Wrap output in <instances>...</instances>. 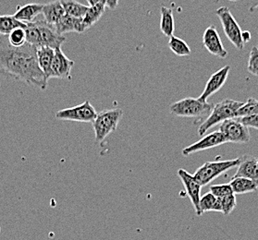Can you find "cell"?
<instances>
[{
	"label": "cell",
	"mask_w": 258,
	"mask_h": 240,
	"mask_svg": "<svg viewBox=\"0 0 258 240\" xmlns=\"http://www.w3.org/2000/svg\"><path fill=\"white\" fill-rule=\"evenodd\" d=\"M0 74L45 90L48 81L40 68L37 48L28 43L14 47L5 35H0Z\"/></svg>",
	"instance_id": "cell-1"
},
{
	"label": "cell",
	"mask_w": 258,
	"mask_h": 240,
	"mask_svg": "<svg viewBox=\"0 0 258 240\" xmlns=\"http://www.w3.org/2000/svg\"><path fill=\"white\" fill-rule=\"evenodd\" d=\"M242 105L243 102L231 99H225L216 104L210 114L207 117V119L200 125L198 129V134L203 136L217 124L222 123L227 119L237 117V111Z\"/></svg>",
	"instance_id": "cell-2"
},
{
	"label": "cell",
	"mask_w": 258,
	"mask_h": 240,
	"mask_svg": "<svg viewBox=\"0 0 258 240\" xmlns=\"http://www.w3.org/2000/svg\"><path fill=\"white\" fill-rule=\"evenodd\" d=\"M122 116L123 111L120 108L106 109L97 113L95 120L92 122L95 131V140L97 143L101 144L107 136L117 129Z\"/></svg>",
	"instance_id": "cell-3"
},
{
	"label": "cell",
	"mask_w": 258,
	"mask_h": 240,
	"mask_svg": "<svg viewBox=\"0 0 258 240\" xmlns=\"http://www.w3.org/2000/svg\"><path fill=\"white\" fill-rule=\"evenodd\" d=\"M169 112L176 117H190L198 120L207 117L210 114L213 106L208 102H203L198 98L187 97L175 102L169 106Z\"/></svg>",
	"instance_id": "cell-4"
},
{
	"label": "cell",
	"mask_w": 258,
	"mask_h": 240,
	"mask_svg": "<svg viewBox=\"0 0 258 240\" xmlns=\"http://www.w3.org/2000/svg\"><path fill=\"white\" fill-rule=\"evenodd\" d=\"M240 161L241 157L225 161L205 163L195 172L194 177L202 187L207 186L222 174L229 171L231 168H236Z\"/></svg>",
	"instance_id": "cell-5"
},
{
	"label": "cell",
	"mask_w": 258,
	"mask_h": 240,
	"mask_svg": "<svg viewBox=\"0 0 258 240\" xmlns=\"http://www.w3.org/2000/svg\"><path fill=\"white\" fill-rule=\"evenodd\" d=\"M216 15L219 17L226 37L238 50H243L245 44L242 40V31L230 9L220 7L216 11Z\"/></svg>",
	"instance_id": "cell-6"
},
{
	"label": "cell",
	"mask_w": 258,
	"mask_h": 240,
	"mask_svg": "<svg viewBox=\"0 0 258 240\" xmlns=\"http://www.w3.org/2000/svg\"><path fill=\"white\" fill-rule=\"evenodd\" d=\"M96 109L92 106L90 101H84L78 106L69 107L58 110L56 113V118L58 120L75 121L82 123H92L96 117Z\"/></svg>",
	"instance_id": "cell-7"
},
{
	"label": "cell",
	"mask_w": 258,
	"mask_h": 240,
	"mask_svg": "<svg viewBox=\"0 0 258 240\" xmlns=\"http://www.w3.org/2000/svg\"><path fill=\"white\" fill-rule=\"evenodd\" d=\"M219 130L224 135L227 142L248 143L250 141L248 128L241 123L238 117L223 121L220 125Z\"/></svg>",
	"instance_id": "cell-8"
},
{
	"label": "cell",
	"mask_w": 258,
	"mask_h": 240,
	"mask_svg": "<svg viewBox=\"0 0 258 240\" xmlns=\"http://www.w3.org/2000/svg\"><path fill=\"white\" fill-rule=\"evenodd\" d=\"M178 177L180 178L181 183L184 186L186 194L190 198L191 204L196 211L197 216H201L202 212L200 210L199 202L201 198V190L202 186L197 181L194 175H191L186 171L185 169L178 170Z\"/></svg>",
	"instance_id": "cell-9"
},
{
	"label": "cell",
	"mask_w": 258,
	"mask_h": 240,
	"mask_svg": "<svg viewBox=\"0 0 258 240\" xmlns=\"http://www.w3.org/2000/svg\"><path fill=\"white\" fill-rule=\"evenodd\" d=\"M39 30L41 47L46 46L52 49L61 48L62 45L66 42V38L56 32L55 25L46 23L45 20H34Z\"/></svg>",
	"instance_id": "cell-10"
},
{
	"label": "cell",
	"mask_w": 258,
	"mask_h": 240,
	"mask_svg": "<svg viewBox=\"0 0 258 240\" xmlns=\"http://www.w3.org/2000/svg\"><path fill=\"white\" fill-rule=\"evenodd\" d=\"M74 61L63 53L61 48L55 49V55L51 64L50 78H61L71 81Z\"/></svg>",
	"instance_id": "cell-11"
},
{
	"label": "cell",
	"mask_w": 258,
	"mask_h": 240,
	"mask_svg": "<svg viewBox=\"0 0 258 240\" xmlns=\"http://www.w3.org/2000/svg\"><path fill=\"white\" fill-rule=\"evenodd\" d=\"M226 142H227V140H226L224 135L221 133L220 130H217L212 133L206 135L201 140L192 143L191 145L187 146L182 150L181 153L183 156H189L192 153H196L198 151H206L208 149H212L215 147L222 145Z\"/></svg>",
	"instance_id": "cell-12"
},
{
	"label": "cell",
	"mask_w": 258,
	"mask_h": 240,
	"mask_svg": "<svg viewBox=\"0 0 258 240\" xmlns=\"http://www.w3.org/2000/svg\"><path fill=\"white\" fill-rule=\"evenodd\" d=\"M203 45L211 55L221 59H225L229 55L215 25H210L205 30L203 34Z\"/></svg>",
	"instance_id": "cell-13"
},
{
	"label": "cell",
	"mask_w": 258,
	"mask_h": 240,
	"mask_svg": "<svg viewBox=\"0 0 258 240\" xmlns=\"http://www.w3.org/2000/svg\"><path fill=\"white\" fill-rule=\"evenodd\" d=\"M230 71V67L229 65L224 66L219 69L218 71L213 73L210 78H208V83L205 86V89L203 91L201 95L198 97V99L203 102H208V99L218 93L221 89L227 82V78Z\"/></svg>",
	"instance_id": "cell-14"
},
{
	"label": "cell",
	"mask_w": 258,
	"mask_h": 240,
	"mask_svg": "<svg viewBox=\"0 0 258 240\" xmlns=\"http://www.w3.org/2000/svg\"><path fill=\"white\" fill-rule=\"evenodd\" d=\"M234 178L242 177L246 179H252L258 183V160L255 157L245 154L241 157V161L237 166Z\"/></svg>",
	"instance_id": "cell-15"
},
{
	"label": "cell",
	"mask_w": 258,
	"mask_h": 240,
	"mask_svg": "<svg viewBox=\"0 0 258 240\" xmlns=\"http://www.w3.org/2000/svg\"><path fill=\"white\" fill-rule=\"evenodd\" d=\"M56 32L59 34H68V33H84L86 30L84 28L83 19L74 18L65 14L60 19L58 23L55 24Z\"/></svg>",
	"instance_id": "cell-16"
},
{
	"label": "cell",
	"mask_w": 258,
	"mask_h": 240,
	"mask_svg": "<svg viewBox=\"0 0 258 240\" xmlns=\"http://www.w3.org/2000/svg\"><path fill=\"white\" fill-rule=\"evenodd\" d=\"M43 6V4L38 3H31L23 6H17V10L13 16L22 23H32L42 13Z\"/></svg>",
	"instance_id": "cell-17"
},
{
	"label": "cell",
	"mask_w": 258,
	"mask_h": 240,
	"mask_svg": "<svg viewBox=\"0 0 258 240\" xmlns=\"http://www.w3.org/2000/svg\"><path fill=\"white\" fill-rule=\"evenodd\" d=\"M42 14H43L44 20L46 23L52 24V25H55L58 23L60 21V19L65 15V12L62 7L60 0L52 1L47 4H45L43 6Z\"/></svg>",
	"instance_id": "cell-18"
},
{
	"label": "cell",
	"mask_w": 258,
	"mask_h": 240,
	"mask_svg": "<svg viewBox=\"0 0 258 240\" xmlns=\"http://www.w3.org/2000/svg\"><path fill=\"white\" fill-rule=\"evenodd\" d=\"M55 55V49L50 47L42 46L37 48V59L42 71L45 74L47 81L50 79L51 64Z\"/></svg>",
	"instance_id": "cell-19"
},
{
	"label": "cell",
	"mask_w": 258,
	"mask_h": 240,
	"mask_svg": "<svg viewBox=\"0 0 258 240\" xmlns=\"http://www.w3.org/2000/svg\"><path fill=\"white\" fill-rule=\"evenodd\" d=\"M230 185L235 195L252 192L258 189L257 182L242 177H233V179L230 180Z\"/></svg>",
	"instance_id": "cell-20"
},
{
	"label": "cell",
	"mask_w": 258,
	"mask_h": 240,
	"mask_svg": "<svg viewBox=\"0 0 258 240\" xmlns=\"http://www.w3.org/2000/svg\"><path fill=\"white\" fill-rule=\"evenodd\" d=\"M105 10H106V6H105V3L103 0H101L95 6H89L87 12L84 15V19H83V23H84L85 30L90 29L101 19L104 12H105Z\"/></svg>",
	"instance_id": "cell-21"
},
{
	"label": "cell",
	"mask_w": 258,
	"mask_h": 240,
	"mask_svg": "<svg viewBox=\"0 0 258 240\" xmlns=\"http://www.w3.org/2000/svg\"><path fill=\"white\" fill-rule=\"evenodd\" d=\"M161 19H160V31L166 37H170L173 35L175 30L174 16L173 11L168 7H162L161 10Z\"/></svg>",
	"instance_id": "cell-22"
},
{
	"label": "cell",
	"mask_w": 258,
	"mask_h": 240,
	"mask_svg": "<svg viewBox=\"0 0 258 240\" xmlns=\"http://www.w3.org/2000/svg\"><path fill=\"white\" fill-rule=\"evenodd\" d=\"M65 14L72 17L84 19L89 6L84 5L76 0H60Z\"/></svg>",
	"instance_id": "cell-23"
},
{
	"label": "cell",
	"mask_w": 258,
	"mask_h": 240,
	"mask_svg": "<svg viewBox=\"0 0 258 240\" xmlns=\"http://www.w3.org/2000/svg\"><path fill=\"white\" fill-rule=\"evenodd\" d=\"M199 206L202 214L208 212H222L219 198H217L211 192H208L205 195L201 196Z\"/></svg>",
	"instance_id": "cell-24"
},
{
	"label": "cell",
	"mask_w": 258,
	"mask_h": 240,
	"mask_svg": "<svg viewBox=\"0 0 258 240\" xmlns=\"http://www.w3.org/2000/svg\"><path fill=\"white\" fill-rule=\"evenodd\" d=\"M16 28H25V23L18 21L12 15H0V35L7 36Z\"/></svg>",
	"instance_id": "cell-25"
},
{
	"label": "cell",
	"mask_w": 258,
	"mask_h": 240,
	"mask_svg": "<svg viewBox=\"0 0 258 240\" xmlns=\"http://www.w3.org/2000/svg\"><path fill=\"white\" fill-rule=\"evenodd\" d=\"M168 47L174 53L176 56H187L191 55V51L190 46L184 40L180 39L175 35H171L168 40Z\"/></svg>",
	"instance_id": "cell-26"
},
{
	"label": "cell",
	"mask_w": 258,
	"mask_h": 240,
	"mask_svg": "<svg viewBox=\"0 0 258 240\" xmlns=\"http://www.w3.org/2000/svg\"><path fill=\"white\" fill-rule=\"evenodd\" d=\"M24 30L26 33V43H28L36 48L41 47L39 30L36 23H34V21L32 23H25Z\"/></svg>",
	"instance_id": "cell-27"
},
{
	"label": "cell",
	"mask_w": 258,
	"mask_h": 240,
	"mask_svg": "<svg viewBox=\"0 0 258 240\" xmlns=\"http://www.w3.org/2000/svg\"><path fill=\"white\" fill-rule=\"evenodd\" d=\"M258 114V100L249 98L237 111V117H246Z\"/></svg>",
	"instance_id": "cell-28"
},
{
	"label": "cell",
	"mask_w": 258,
	"mask_h": 240,
	"mask_svg": "<svg viewBox=\"0 0 258 240\" xmlns=\"http://www.w3.org/2000/svg\"><path fill=\"white\" fill-rule=\"evenodd\" d=\"M8 41L14 47H20L26 44V33L24 28H16L9 34Z\"/></svg>",
	"instance_id": "cell-29"
},
{
	"label": "cell",
	"mask_w": 258,
	"mask_h": 240,
	"mask_svg": "<svg viewBox=\"0 0 258 240\" xmlns=\"http://www.w3.org/2000/svg\"><path fill=\"white\" fill-rule=\"evenodd\" d=\"M221 208H222V213L224 215H230L232 211L236 208L237 201H236V197L234 193L230 194V195L225 196L223 198L219 199Z\"/></svg>",
	"instance_id": "cell-30"
},
{
	"label": "cell",
	"mask_w": 258,
	"mask_h": 240,
	"mask_svg": "<svg viewBox=\"0 0 258 240\" xmlns=\"http://www.w3.org/2000/svg\"><path fill=\"white\" fill-rule=\"evenodd\" d=\"M247 70L253 76L258 77V47L252 46L248 57Z\"/></svg>",
	"instance_id": "cell-31"
},
{
	"label": "cell",
	"mask_w": 258,
	"mask_h": 240,
	"mask_svg": "<svg viewBox=\"0 0 258 240\" xmlns=\"http://www.w3.org/2000/svg\"><path fill=\"white\" fill-rule=\"evenodd\" d=\"M210 192L219 199L233 193L230 183L229 184L213 185L210 187Z\"/></svg>",
	"instance_id": "cell-32"
},
{
	"label": "cell",
	"mask_w": 258,
	"mask_h": 240,
	"mask_svg": "<svg viewBox=\"0 0 258 240\" xmlns=\"http://www.w3.org/2000/svg\"><path fill=\"white\" fill-rule=\"evenodd\" d=\"M241 123L247 128H252V129H258V114L257 115H252V116H246V117H238Z\"/></svg>",
	"instance_id": "cell-33"
},
{
	"label": "cell",
	"mask_w": 258,
	"mask_h": 240,
	"mask_svg": "<svg viewBox=\"0 0 258 240\" xmlns=\"http://www.w3.org/2000/svg\"><path fill=\"white\" fill-rule=\"evenodd\" d=\"M105 3L106 8H108L109 10H116L118 5V0H103Z\"/></svg>",
	"instance_id": "cell-34"
},
{
	"label": "cell",
	"mask_w": 258,
	"mask_h": 240,
	"mask_svg": "<svg viewBox=\"0 0 258 240\" xmlns=\"http://www.w3.org/2000/svg\"><path fill=\"white\" fill-rule=\"evenodd\" d=\"M242 40L244 44H247L251 40V33L249 31H242Z\"/></svg>",
	"instance_id": "cell-35"
},
{
	"label": "cell",
	"mask_w": 258,
	"mask_h": 240,
	"mask_svg": "<svg viewBox=\"0 0 258 240\" xmlns=\"http://www.w3.org/2000/svg\"><path fill=\"white\" fill-rule=\"evenodd\" d=\"M89 4V6H95L97 3H99L101 0H86Z\"/></svg>",
	"instance_id": "cell-36"
},
{
	"label": "cell",
	"mask_w": 258,
	"mask_h": 240,
	"mask_svg": "<svg viewBox=\"0 0 258 240\" xmlns=\"http://www.w3.org/2000/svg\"><path fill=\"white\" fill-rule=\"evenodd\" d=\"M230 1H238V0H230Z\"/></svg>",
	"instance_id": "cell-37"
},
{
	"label": "cell",
	"mask_w": 258,
	"mask_h": 240,
	"mask_svg": "<svg viewBox=\"0 0 258 240\" xmlns=\"http://www.w3.org/2000/svg\"><path fill=\"white\" fill-rule=\"evenodd\" d=\"M0 231H1V227H0Z\"/></svg>",
	"instance_id": "cell-38"
},
{
	"label": "cell",
	"mask_w": 258,
	"mask_h": 240,
	"mask_svg": "<svg viewBox=\"0 0 258 240\" xmlns=\"http://www.w3.org/2000/svg\"><path fill=\"white\" fill-rule=\"evenodd\" d=\"M0 87H1V84H0Z\"/></svg>",
	"instance_id": "cell-39"
},
{
	"label": "cell",
	"mask_w": 258,
	"mask_h": 240,
	"mask_svg": "<svg viewBox=\"0 0 258 240\" xmlns=\"http://www.w3.org/2000/svg\"><path fill=\"white\" fill-rule=\"evenodd\" d=\"M257 160H258V158H257Z\"/></svg>",
	"instance_id": "cell-40"
}]
</instances>
